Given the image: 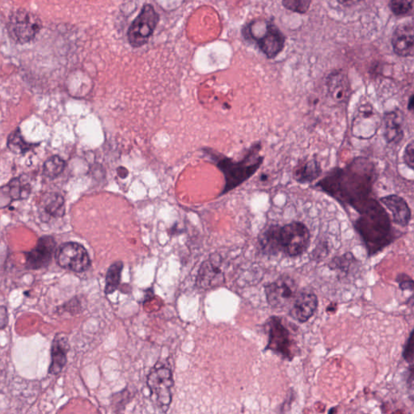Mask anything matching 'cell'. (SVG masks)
<instances>
[{"instance_id": "cell-10", "label": "cell", "mask_w": 414, "mask_h": 414, "mask_svg": "<svg viewBox=\"0 0 414 414\" xmlns=\"http://www.w3.org/2000/svg\"><path fill=\"white\" fill-rule=\"evenodd\" d=\"M147 385L159 406L166 411L171 404L174 385L171 370L166 368L153 369L148 376Z\"/></svg>"}, {"instance_id": "cell-1", "label": "cell", "mask_w": 414, "mask_h": 414, "mask_svg": "<svg viewBox=\"0 0 414 414\" xmlns=\"http://www.w3.org/2000/svg\"><path fill=\"white\" fill-rule=\"evenodd\" d=\"M375 173L373 162L367 158H356L347 167L332 170L316 187L358 212L371 198Z\"/></svg>"}, {"instance_id": "cell-34", "label": "cell", "mask_w": 414, "mask_h": 414, "mask_svg": "<svg viewBox=\"0 0 414 414\" xmlns=\"http://www.w3.org/2000/svg\"><path fill=\"white\" fill-rule=\"evenodd\" d=\"M413 95H411L410 100H408V109L412 111L413 109Z\"/></svg>"}, {"instance_id": "cell-5", "label": "cell", "mask_w": 414, "mask_h": 414, "mask_svg": "<svg viewBox=\"0 0 414 414\" xmlns=\"http://www.w3.org/2000/svg\"><path fill=\"white\" fill-rule=\"evenodd\" d=\"M42 29L38 15L26 9H18L10 15L7 24L9 38L15 44L25 45L35 39Z\"/></svg>"}, {"instance_id": "cell-13", "label": "cell", "mask_w": 414, "mask_h": 414, "mask_svg": "<svg viewBox=\"0 0 414 414\" xmlns=\"http://www.w3.org/2000/svg\"><path fill=\"white\" fill-rule=\"evenodd\" d=\"M380 201L381 204H383L391 212L395 224L404 227L410 225L412 211L407 201L401 196L387 195L381 198Z\"/></svg>"}, {"instance_id": "cell-21", "label": "cell", "mask_w": 414, "mask_h": 414, "mask_svg": "<svg viewBox=\"0 0 414 414\" xmlns=\"http://www.w3.org/2000/svg\"><path fill=\"white\" fill-rule=\"evenodd\" d=\"M42 204H44V209L48 215L55 218L65 215V201L60 194L57 193L46 194Z\"/></svg>"}, {"instance_id": "cell-17", "label": "cell", "mask_w": 414, "mask_h": 414, "mask_svg": "<svg viewBox=\"0 0 414 414\" xmlns=\"http://www.w3.org/2000/svg\"><path fill=\"white\" fill-rule=\"evenodd\" d=\"M327 86L328 93L335 102H347L350 95V85L346 74L342 71L332 73L327 79Z\"/></svg>"}, {"instance_id": "cell-23", "label": "cell", "mask_w": 414, "mask_h": 414, "mask_svg": "<svg viewBox=\"0 0 414 414\" xmlns=\"http://www.w3.org/2000/svg\"><path fill=\"white\" fill-rule=\"evenodd\" d=\"M357 259L354 257L352 253H347L342 256L335 257L328 264V267L332 270H337L344 274H348L353 265H356Z\"/></svg>"}, {"instance_id": "cell-22", "label": "cell", "mask_w": 414, "mask_h": 414, "mask_svg": "<svg viewBox=\"0 0 414 414\" xmlns=\"http://www.w3.org/2000/svg\"><path fill=\"white\" fill-rule=\"evenodd\" d=\"M123 269V263L121 262H116L109 268L107 274H106V294H112L118 289Z\"/></svg>"}, {"instance_id": "cell-8", "label": "cell", "mask_w": 414, "mask_h": 414, "mask_svg": "<svg viewBox=\"0 0 414 414\" xmlns=\"http://www.w3.org/2000/svg\"><path fill=\"white\" fill-rule=\"evenodd\" d=\"M56 261L60 267L76 273L86 272L91 265L86 248L76 242L63 243L58 249Z\"/></svg>"}, {"instance_id": "cell-31", "label": "cell", "mask_w": 414, "mask_h": 414, "mask_svg": "<svg viewBox=\"0 0 414 414\" xmlns=\"http://www.w3.org/2000/svg\"><path fill=\"white\" fill-rule=\"evenodd\" d=\"M396 282L399 283L400 288L402 291L410 290L413 291V281L406 274H401L398 275L396 278Z\"/></svg>"}, {"instance_id": "cell-29", "label": "cell", "mask_w": 414, "mask_h": 414, "mask_svg": "<svg viewBox=\"0 0 414 414\" xmlns=\"http://www.w3.org/2000/svg\"><path fill=\"white\" fill-rule=\"evenodd\" d=\"M413 330L410 332V337H408L404 350H403L402 356L407 363L413 364Z\"/></svg>"}, {"instance_id": "cell-20", "label": "cell", "mask_w": 414, "mask_h": 414, "mask_svg": "<svg viewBox=\"0 0 414 414\" xmlns=\"http://www.w3.org/2000/svg\"><path fill=\"white\" fill-rule=\"evenodd\" d=\"M224 283V274L213 262L208 261L201 265L198 276V283L201 288L209 289Z\"/></svg>"}, {"instance_id": "cell-32", "label": "cell", "mask_w": 414, "mask_h": 414, "mask_svg": "<svg viewBox=\"0 0 414 414\" xmlns=\"http://www.w3.org/2000/svg\"><path fill=\"white\" fill-rule=\"evenodd\" d=\"M8 313L6 307L0 305V330L8 326Z\"/></svg>"}, {"instance_id": "cell-27", "label": "cell", "mask_w": 414, "mask_h": 414, "mask_svg": "<svg viewBox=\"0 0 414 414\" xmlns=\"http://www.w3.org/2000/svg\"><path fill=\"white\" fill-rule=\"evenodd\" d=\"M413 0H392L391 8L397 15H404L412 13Z\"/></svg>"}, {"instance_id": "cell-14", "label": "cell", "mask_w": 414, "mask_h": 414, "mask_svg": "<svg viewBox=\"0 0 414 414\" xmlns=\"http://www.w3.org/2000/svg\"><path fill=\"white\" fill-rule=\"evenodd\" d=\"M392 47L397 55L410 57L413 55L414 33L412 23L398 26L392 36Z\"/></svg>"}, {"instance_id": "cell-19", "label": "cell", "mask_w": 414, "mask_h": 414, "mask_svg": "<svg viewBox=\"0 0 414 414\" xmlns=\"http://www.w3.org/2000/svg\"><path fill=\"white\" fill-rule=\"evenodd\" d=\"M322 174V168L316 159H310L297 164L294 169L293 177L300 184L314 182Z\"/></svg>"}, {"instance_id": "cell-33", "label": "cell", "mask_w": 414, "mask_h": 414, "mask_svg": "<svg viewBox=\"0 0 414 414\" xmlns=\"http://www.w3.org/2000/svg\"><path fill=\"white\" fill-rule=\"evenodd\" d=\"M338 1L340 4H342L343 5H347V6H349V5H354L355 4H358L362 1V0H338Z\"/></svg>"}, {"instance_id": "cell-30", "label": "cell", "mask_w": 414, "mask_h": 414, "mask_svg": "<svg viewBox=\"0 0 414 414\" xmlns=\"http://www.w3.org/2000/svg\"><path fill=\"white\" fill-rule=\"evenodd\" d=\"M403 161H404L406 166L410 169H413L414 166V145L413 141L408 143V145L403 153Z\"/></svg>"}, {"instance_id": "cell-24", "label": "cell", "mask_w": 414, "mask_h": 414, "mask_svg": "<svg viewBox=\"0 0 414 414\" xmlns=\"http://www.w3.org/2000/svg\"><path fill=\"white\" fill-rule=\"evenodd\" d=\"M8 147L14 153L21 154L27 152L33 148V145L24 140L20 130L15 131L11 134L8 140Z\"/></svg>"}, {"instance_id": "cell-26", "label": "cell", "mask_w": 414, "mask_h": 414, "mask_svg": "<svg viewBox=\"0 0 414 414\" xmlns=\"http://www.w3.org/2000/svg\"><path fill=\"white\" fill-rule=\"evenodd\" d=\"M312 0H283L286 9L291 12L304 14L309 11Z\"/></svg>"}, {"instance_id": "cell-12", "label": "cell", "mask_w": 414, "mask_h": 414, "mask_svg": "<svg viewBox=\"0 0 414 414\" xmlns=\"http://www.w3.org/2000/svg\"><path fill=\"white\" fill-rule=\"evenodd\" d=\"M318 307V298L314 292L302 290L297 293L290 315L300 323H306L314 316Z\"/></svg>"}, {"instance_id": "cell-28", "label": "cell", "mask_w": 414, "mask_h": 414, "mask_svg": "<svg viewBox=\"0 0 414 414\" xmlns=\"http://www.w3.org/2000/svg\"><path fill=\"white\" fill-rule=\"evenodd\" d=\"M330 252V243L326 241H321L311 253L310 258L313 261H321V260L325 259Z\"/></svg>"}, {"instance_id": "cell-25", "label": "cell", "mask_w": 414, "mask_h": 414, "mask_svg": "<svg viewBox=\"0 0 414 414\" xmlns=\"http://www.w3.org/2000/svg\"><path fill=\"white\" fill-rule=\"evenodd\" d=\"M66 166L65 161L57 156H52L46 161L44 173L46 177L54 179L62 173Z\"/></svg>"}, {"instance_id": "cell-15", "label": "cell", "mask_w": 414, "mask_h": 414, "mask_svg": "<svg viewBox=\"0 0 414 414\" xmlns=\"http://www.w3.org/2000/svg\"><path fill=\"white\" fill-rule=\"evenodd\" d=\"M261 50L269 58L277 56L283 51L285 38L281 32L273 25L267 26L265 34L259 38H255Z\"/></svg>"}, {"instance_id": "cell-7", "label": "cell", "mask_w": 414, "mask_h": 414, "mask_svg": "<svg viewBox=\"0 0 414 414\" xmlns=\"http://www.w3.org/2000/svg\"><path fill=\"white\" fill-rule=\"evenodd\" d=\"M269 342L265 350H272L284 359L291 361L294 357V342L291 333L279 317L272 316L268 322Z\"/></svg>"}, {"instance_id": "cell-2", "label": "cell", "mask_w": 414, "mask_h": 414, "mask_svg": "<svg viewBox=\"0 0 414 414\" xmlns=\"http://www.w3.org/2000/svg\"><path fill=\"white\" fill-rule=\"evenodd\" d=\"M354 222L369 256L380 253L395 240L389 215L378 201L370 198L361 208Z\"/></svg>"}, {"instance_id": "cell-9", "label": "cell", "mask_w": 414, "mask_h": 414, "mask_svg": "<svg viewBox=\"0 0 414 414\" xmlns=\"http://www.w3.org/2000/svg\"><path fill=\"white\" fill-rule=\"evenodd\" d=\"M265 294L268 305L274 309H283L294 301L297 285L290 276L284 274L265 286Z\"/></svg>"}, {"instance_id": "cell-4", "label": "cell", "mask_w": 414, "mask_h": 414, "mask_svg": "<svg viewBox=\"0 0 414 414\" xmlns=\"http://www.w3.org/2000/svg\"><path fill=\"white\" fill-rule=\"evenodd\" d=\"M261 147L258 143L241 161H222L221 166L227 180L225 191L236 188L257 173L264 161L263 156H258Z\"/></svg>"}, {"instance_id": "cell-18", "label": "cell", "mask_w": 414, "mask_h": 414, "mask_svg": "<svg viewBox=\"0 0 414 414\" xmlns=\"http://www.w3.org/2000/svg\"><path fill=\"white\" fill-rule=\"evenodd\" d=\"M68 341L66 336L58 334L52 343L51 363L49 373L52 375L60 374L67 363Z\"/></svg>"}, {"instance_id": "cell-11", "label": "cell", "mask_w": 414, "mask_h": 414, "mask_svg": "<svg viewBox=\"0 0 414 414\" xmlns=\"http://www.w3.org/2000/svg\"><path fill=\"white\" fill-rule=\"evenodd\" d=\"M56 242L52 236H42L31 251L25 253L26 267L38 269L47 267L54 256Z\"/></svg>"}, {"instance_id": "cell-6", "label": "cell", "mask_w": 414, "mask_h": 414, "mask_svg": "<svg viewBox=\"0 0 414 414\" xmlns=\"http://www.w3.org/2000/svg\"><path fill=\"white\" fill-rule=\"evenodd\" d=\"M159 15L151 4H145L139 15L133 21L127 38L133 47L145 45L159 23Z\"/></svg>"}, {"instance_id": "cell-16", "label": "cell", "mask_w": 414, "mask_h": 414, "mask_svg": "<svg viewBox=\"0 0 414 414\" xmlns=\"http://www.w3.org/2000/svg\"><path fill=\"white\" fill-rule=\"evenodd\" d=\"M384 137L387 143H399L404 139L403 121L404 116L399 109H394L385 114Z\"/></svg>"}, {"instance_id": "cell-3", "label": "cell", "mask_w": 414, "mask_h": 414, "mask_svg": "<svg viewBox=\"0 0 414 414\" xmlns=\"http://www.w3.org/2000/svg\"><path fill=\"white\" fill-rule=\"evenodd\" d=\"M309 228L301 222L294 221L284 226L270 225L259 236V245L265 254L295 258L305 253L310 246Z\"/></svg>"}]
</instances>
